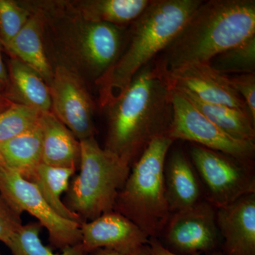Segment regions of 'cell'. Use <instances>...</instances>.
I'll list each match as a JSON object with an SVG mask.
<instances>
[{
  "label": "cell",
  "instance_id": "d6986e66",
  "mask_svg": "<svg viewBox=\"0 0 255 255\" xmlns=\"http://www.w3.org/2000/svg\"><path fill=\"white\" fill-rule=\"evenodd\" d=\"M0 163L27 179L42 163V131L38 124L28 131L0 142Z\"/></svg>",
  "mask_w": 255,
  "mask_h": 255
},
{
  "label": "cell",
  "instance_id": "6da1fadb",
  "mask_svg": "<svg viewBox=\"0 0 255 255\" xmlns=\"http://www.w3.org/2000/svg\"><path fill=\"white\" fill-rule=\"evenodd\" d=\"M173 87L156 60L143 67L107 109L105 148L131 166L156 137L167 135L173 117Z\"/></svg>",
  "mask_w": 255,
  "mask_h": 255
},
{
  "label": "cell",
  "instance_id": "4316f807",
  "mask_svg": "<svg viewBox=\"0 0 255 255\" xmlns=\"http://www.w3.org/2000/svg\"><path fill=\"white\" fill-rule=\"evenodd\" d=\"M21 216L0 195V241L5 246L22 226Z\"/></svg>",
  "mask_w": 255,
  "mask_h": 255
},
{
  "label": "cell",
  "instance_id": "7a4b0ae2",
  "mask_svg": "<svg viewBox=\"0 0 255 255\" xmlns=\"http://www.w3.org/2000/svg\"><path fill=\"white\" fill-rule=\"evenodd\" d=\"M254 35L255 0L203 1L156 62L165 73L209 64L216 55Z\"/></svg>",
  "mask_w": 255,
  "mask_h": 255
},
{
  "label": "cell",
  "instance_id": "4fadbf2b",
  "mask_svg": "<svg viewBox=\"0 0 255 255\" xmlns=\"http://www.w3.org/2000/svg\"><path fill=\"white\" fill-rule=\"evenodd\" d=\"M166 74L174 89L190 92L207 103L250 113L246 104L231 85L229 76L216 71L210 64H195Z\"/></svg>",
  "mask_w": 255,
  "mask_h": 255
},
{
  "label": "cell",
  "instance_id": "3957f363",
  "mask_svg": "<svg viewBox=\"0 0 255 255\" xmlns=\"http://www.w3.org/2000/svg\"><path fill=\"white\" fill-rule=\"evenodd\" d=\"M201 0H151L130 24L127 44L115 63L95 82L100 105L108 107L122 95L132 78L173 41Z\"/></svg>",
  "mask_w": 255,
  "mask_h": 255
},
{
  "label": "cell",
  "instance_id": "7c38bea8",
  "mask_svg": "<svg viewBox=\"0 0 255 255\" xmlns=\"http://www.w3.org/2000/svg\"><path fill=\"white\" fill-rule=\"evenodd\" d=\"M81 246L89 254L98 249L130 253L148 244L150 238L130 219L112 211L80 225Z\"/></svg>",
  "mask_w": 255,
  "mask_h": 255
},
{
  "label": "cell",
  "instance_id": "2e32d148",
  "mask_svg": "<svg viewBox=\"0 0 255 255\" xmlns=\"http://www.w3.org/2000/svg\"><path fill=\"white\" fill-rule=\"evenodd\" d=\"M42 163L77 169L80 166V141L51 112L42 113Z\"/></svg>",
  "mask_w": 255,
  "mask_h": 255
},
{
  "label": "cell",
  "instance_id": "d4e9b609",
  "mask_svg": "<svg viewBox=\"0 0 255 255\" xmlns=\"http://www.w3.org/2000/svg\"><path fill=\"white\" fill-rule=\"evenodd\" d=\"M41 112L27 106L13 104L0 112V142L28 131L39 122Z\"/></svg>",
  "mask_w": 255,
  "mask_h": 255
},
{
  "label": "cell",
  "instance_id": "4dcf8cb0",
  "mask_svg": "<svg viewBox=\"0 0 255 255\" xmlns=\"http://www.w3.org/2000/svg\"><path fill=\"white\" fill-rule=\"evenodd\" d=\"M0 43H1V42H0ZM0 83L4 87H7L8 83H9L8 72L6 71L4 62H3L2 56H1V48H0Z\"/></svg>",
  "mask_w": 255,
  "mask_h": 255
},
{
  "label": "cell",
  "instance_id": "f546056e",
  "mask_svg": "<svg viewBox=\"0 0 255 255\" xmlns=\"http://www.w3.org/2000/svg\"><path fill=\"white\" fill-rule=\"evenodd\" d=\"M92 254L93 255H148L149 246L147 244L137 248L135 251L128 253H119V252L112 251V250L102 248V249H98L94 251Z\"/></svg>",
  "mask_w": 255,
  "mask_h": 255
},
{
  "label": "cell",
  "instance_id": "ba28073f",
  "mask_svg": "<svg viewBox=\"0 0 255 255\" xmlns=\"http://www.w3.org/2000/svg\"><path fill=\"white\" fill-rule=\"evenodd\" d=\"M173 117L167 135L218 151L254 166L255 142L238 140L206 118L182 92L173 88Z\"/></svg>",
  "mask_w": 255,
  "mask_h": 255
},
{
  "label": "cell",
  "instance_id": "484cf974",
  "mask_svg": "<svg viewBox=\"0 0 255 255\" xmlns=\"http://www.w3.org/2000/svg\"><path fill=\"white\" fill-rule=\"evenodd\" d=\"M31 13L12 0H0V42L6 48L27 23Z\"/></svg>",
  "mask_w": 255,
  "mask_h": 255
},
{
  "label": "cell",
  "instance_id": "ffe728a7",
  "mask_svg": "<svg viewBox=\"0 0 255 255\" xmlns=\"http://www.w3.org/2000/svg\"><path fill=\"white\" fill-rule=\"evenodd\" d=\"M151 0H87L79 3L80 18L92 22L109 23L124 28L135 21Z\"/></svg>",
  "mask_w": 255,
  "mask_h": 255
},
{
  "label": "cell",
  "instance_id": "8fae6325",
  "mask_svg": "<svg viewBox=\"0 0 255 255\" xmlns=\"http://www.w3.org/2000/svg\"><path fill=\"white\" fill-rule=\"evenodd\" d=\"M51 112L80 141L95 137L93 102L81 78L65 65L53 71L50 86Z\"/></svg>",
  "mask_w": 255,
  "mask_h": 255
},
{
  "label": "cell",
  "instance_id": "83f0119b",
  "mask_svg": "<svg viewBox=\"0 0 255 255\" xmlns=\"http://www.w3.org/2000/svg\"><path fill=\"white\" fill-rule=\"evenodd\" d=\"M230 82L241 96L255 121V73L230 77Z\"/></svg>",
  "mask_w": 255,
  "mask_h": 255
},
{
  "label": "cell",
  "instance_id": "5bb4252c",
  "mask_svg": "<svg viewBox=\"0 0 255 255\" xmlns=\"http://www.w3.org/2000/svg\"><path fill=\"white\" fill-rule=\"evenodd\" d=\"M222 255H255V193L216 209Z\"/></svg>",
  "mask_w": 255,
  "mask_h": 255
},
{
  "label": "cell",
  "instance_id": "9a60e30c",
  "mask_svg": "<svg viewBox=\"0 0 255 255\" xmlns=\"http://www.w3.org/2000/svg\"><path fill=\"white\" fill-rule=\"evenodd\" d=\"M164 180L171 214L189 209L205 199L199 176L190 159L181 149H174L167 157Z\"/></svg>",
  "mask_w": 255,
  "mask_h": 255
},
{
  "label": "cell",
  "instance_id": "ac0fdd59",
  "mask_svg": "<svg viewBox=\"0 0 255 255\" xmlns=\"http://www.w3.org/2000/svg\"><path fill=\"white\" fill-rule=\"evenodd\" d=\"M44 21L43 14L31 15L24 27L5 48L13 58H17L34 70L49 87L53 71L43 44Z\"/></svg>",
  "mask_w": 255,
  "mask_h": 255
},
{
  "label": "cell",
  "instance_id": "5b68a950",
  "mask_svg": "<svg viewBox=\"0 0 255 255\" xmlns=\"http://www.w3.org/2000/svg\"><path fill=\"white\" fill-rule=\"evenodd\" d=\"M80 144V172L70 182L65 204L83 223L114 211L130 166L101 147L95 137Z\"/></svg>",
  "mask_w": 255,
  "mask_h": 255
},
{
  "label": "cell",
  "instance_id": "30bf717a",
  "mask_svg": "<svg viewBox=\"0 0 255 255\" xmlns=\"http://www.w3.org/2000/svg\"><path fill=\"white\" fill-rule=\"evenodd\" d=\"M68 34V47L74 61L95 82L118 59L125 43L124 28L80 18Z\"/></svg>",
  "mask_w": 255,
  "mask_h": 255
},
{
  "label": "cell",
  "instance_id": "44dd1931",
  "mask_svg": "<svg viewBox=\"0 0 255 255\" xmlns=\"http://www.w3.org/2000/svg\"><path fill=\"white\" fill-rule=\"evenodd\" d=\"M177 90L182 92L206 118L228 135L238 140L255 142V121L251 114L227 106L207 103L190 92Z\"/></svg>",
  "mask_w": 255,
  "mask_h": 255
},
{
  "label": "cell",
  "instance_id": "e0dca14e",
  "mask_svg": "<svg viewBox=\"0 0 255 255\" xmlns=\"http://www.w3.org/2000/svg\"><path fill=\"white\" fill-rule=\"evenodd\" d=\"M8 77V94L5 95L8 100L41 113L51 112L49 87L31 67L12 57L9 60Z\"/></svg>",
  "mask_w": 255,
  "mask_h": 255
},
{
  "label": "cell",
  "instance_id": "d6a6232c",
  "mask_svg": "<svg viewBox=\"0 0 255 255\" xmlns=\"http://www.w3.org/2000/svg\"><path fill=\"white\" fill-rule=\"evenodd\" d=\"M0 255H1V252H0Z\"/></svg>",
  "mask_w": 255,
  "mask_h": 255
},
{
  "label": "cell",
  "instance_id": "277c9868",
  "mask_svg": "<svg viewBox=\"0 0 255 255\" xmlns=\"http://www.w3.org/2000/svg\"><path fill=\"white\" fill-rule=\"evenodd\" d=\"M174 142L164 135L150 142L130 167L114 206V211L130 219L149 238L159 239L171 215L164 168Z\"/></svg>",
  "mask_w": 255,
  "mask_h": 255
},
{
  "label": "cell",
  "instance_id": "cb8c5ba5",
  "mask_svg": "<svg viewBox=\"0 0 255 255\" xmlns=\"http://www.w3.org/2000/svg\"><path fill=\"white\" fill-rule=\"evenodd\" d=\"M209 64L226 75L255 73V35L216 55Z\"/></svg>",
  "mask_w": 255,
  "mask_h": 255
},
{
  "label": "cell",
  "instance_id": "1f68e13d",
  "mask_svg": "<svg viewBox=\"0 0 255 255\" xmlns=\"http://www.w3.org/2000/svg\"><path fill=\"white\" fill-rule=\"evenodd\" d=\"M1 84L0 83V112H3L6 109L9 108L10 106L12 105V102H10L9 100H7L6 97H5L4 94L1 92Z\"/></svg>",
  "mask_w": 255,
  "mask_h": 255
},
{
  "label": "cell",
  "instance_id": "9c48e42d",
  "mask_svg": "<svg viewBox=\"0 0 255 255\" xmlns=\"http://www.w3.org/2000/svg\"><path fill=\"white\" fill-rule=\"evenodd\" d=\"M160 238L162 246L177 255H206L221 251L216 208L204 199L189 209L173 213Z\"/></svg>",
  "mask_w": 255,
  "mask_h": 255
},
{
  "label": "cell",
  "instance_id": "7402d4cb",
  "mask_svg": "<svg viewBox=\"0 0 255 255\" xmlns=\"http://www.w3.org/2000/svg\"><path fill=\"white\" fill-rule=\"evenodd\" d=\"M75 171L41 163L26 179L36 186L47 203L60 216L82 224L80 218L70 211L61 199L63 193L68 191Z\"/></svg>",
  "mask_w": 255,
  "mask_h": 255
},
{
  "label": "cell",
  "instance_id": "603a6c76",
  "mask_svg": "<svg viewBox=\"0 0 255 255\" xmlns=\"http://www.w3.org/2000/svg\"><path fill=\"white\" fill-rule=\"evenodd\" d=\"M43 226L39 223L22 225L6 246L12 255H90L81 244L69 246L62 250L60 253H55L52 248L45 246L40 239Z\"/></svg>",
  "mask_w": 255,
  "mask_h": 255
},
{
  "label": "cell",
  "instance_id": "52a82bcc",
  "mask_svg": "<svg viewBox=\"0 0 255 255\" xmlns=\"http://www.w3.org/2000/svg\"><path fill=\"white\" fill-rule=\"evenodd\" d=\"M0 195L20 214L27 212L46 228L51 248L60 251L81 243L80 223L60 216L33 183L0 163Z\"/></svg>",
  "mask_w": 255,
  "mask_h": 255
},
{
  "label": "cell",
  "instance_id": "f1b7e54d",
  "mask_svg": "<svg viewBox=\"0 0 255 255\" xmlns=\"http://www.w3.org/2000/svg\"><path fill=\"white\" fill-rule=\"evenodd\" d=\"M148 255H177L166 249L157 238H150ZM206 255H222L221 251Z\"/></svg>",
  "mask_w": 255,
  "mask_h": 255
},
{
  "label": "cell",
  "instance_id": "8992f818",
  "mask_svg": "<svg viewBox=\"0 0 255 255\" xmlns=\"http://www.w3.org/2000/svg\"><path fill=\"white\" fill-rule=\"evenodd\" d=\"M189 156L204 198L216 209L255 193L254 166L194 144L190 146Z\"/></svg>",
  "mask_w": 255,
  "mask_h": 255
}]
</instances>
